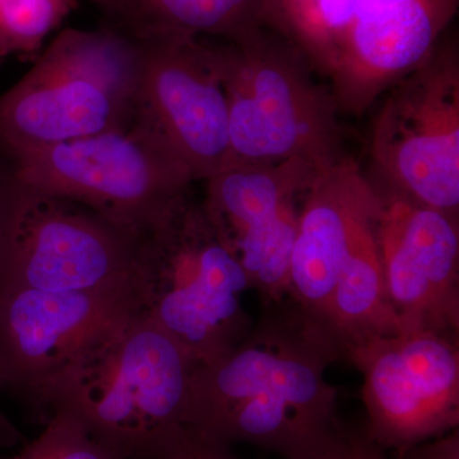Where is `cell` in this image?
<instances>
[{
    "instance_id": "cell-12",
    "label": "cell",
    "mask_w": 459,
    "mask_h": 459,
    "mask_svg": "<svg viewBox=\"0 0 459 459\" xmlns=\"http://www.w3.org/2000/svg\"><path fill=\"white\" fill-rule=\"evenodd\" d=\"M137 49L134 120L204 181L229 162V113L213 45L172 36Z\"/></svg>"
},
{
    "instance_id": "cell-3",
    "label": "cell",
    "mask_w": 459,
    "mask_h": 459,
    "mask_svg": "<svg viewBox=\"0 0 459 459\" xmlns=\"http://www.w3.org/2000/svg\"><path fill=\"white\" fill-rule=\"evenodd\" d=\"M459 0H264L262 26L327 81L340 113L360 115L424 62Z\"/></svg>"
},
{
    "instance_id": "cell-18",
    "label": "cell",
    "mask_w": 459,
    "mask_h": 459,
    "mask_svg": "<svg viewBox=\"0 0 459 459\" xmlns=\"http://www.w3.org/2000/svg\"><path fill=\"white\" fill-rule=\"evenodd\" d=\"M77 5L78 0H0V65L11 57L35 62Z\"/></svg>"
},
{
    "instance_id": "cell-13",
    "label": "cell",
    "mask_w": 459,
    "mask_h": 459,
    "mask_svg": "<svg viewBox=\"0 0 459 459\" xmlns=\"http://www.w3.org/2000/svg\"><path fill=\"white\" fill-rule=\"evenodd\" d=\"M319 172L304 160H290L231 166L204 181V212L264 307L283 300L289 291L298 204Z\"/></svg>"
},
{
    "instance_id": "cell-9",
    "label": "cell",
    "mask_w": 459,
    "mask_h": 459,
    "mask_svg": "<svg viewBox=\"0 0 459 459\" xmlns=\"http://www.w3.org/2000/svg\"><path fill=\"white\" fill-rule=\"evenodd\" d=\"M370 156L382 195L459 219V56L455 42L388 91L374 119Z\"/></svg>"
},
{
    "instance_id": "cell-17",
    "label": "cell",
    "mask_w": 459,
    "mask_h": 459,
    "mask_svg": "<svg viewBox=\"0 0 459 459\" xmlns=\"http://www.w3.org/2000/svg\"><path fill=\"white\" fill-rule=\"evenodd\" d=\"M377 220L359 231L329 301L325 332L341 359L359 341L403 331L386 294Z\"/></svg>"
},
{
    "instance_id": "cell-6",
    "label": "cell",
    "mask_w": 459,
    "mask_h": 459,
    "mask_svg": "<svg viewBox=\"0 0 459 459\" xmlns=\"http://www.w3.org/2000/svg\"><path fill=\"white\" fill-rule=\"evenodd\" d=\"M135 86L132 42L101 27L63 30L0 96V157L128 126Z\"/></svg>"
},
{
    "instance_id": "cell-23",
    "label": "cell",
    "mask_w": 459,
    "mask_h": 459,
    "mask_svg": "<svg viewBox=\"0 0 459 459\" xmlns=\"http://www.w3.org/2000/svg\"><path fill=\"white\" fill-rule=\"evenodd\" d=\"M0 392H3L2 382H0ZM20 437V433L12 427L11 422L0 412V444L2 446H12V444H16Z\"/></svg>"
},
{
    "instance_id": "cell-24",
    "label": "cell",
    "mask_w": 459,
    "mask_h": 459,
    "mask_svg": "<svg viewBox=\"0 0 459 459\" xmlns=\"http://www.w3.org/2000/svg\"><path fill=\"white\" fill-rule=\"evenodd\" d=\"M2 168H3V162H2V160H0V171H2Z\"/></svg>"
},
{
    "instance_id": "cell-10",
    "label": "cell",
    "mask_w": 459,
    "mask_h": 459,
    "mask_svg": "<svg viewBox=\"0 0 459 459\" xmlns=\"http://www.w3.org/2000/svg\"><path fill=\"white\" fill-rule=\"evenodd\" d=\"M364 377L371 439L400 453L458 429L459 336L430 329L365 338L344 358Z\"/></svg>"
},
{
    "instance_id": "cell-4",
    "label": "cell",
    "mask_w": 459,
    "mask_h": 459,
    "mask_svg": "<svg viewBox=\"0 0 459 459\" xmlns=\"http://www.w3.org/2000/svg\"><path fill=\"white\" fill-rule=\"evenodd\" d=\"M213 47L228 101L226 168L304 160L323 171L346 156L336 99L300 51L265 27Z\"/></svg>"
},
{
    "instance_id": "cell-19",
    "label": "cell",
    "mask_w": 459,
    "mask_h": 459,
    "mask_svg": "<svg viewBox=\"0 0 459 459\" xmlns=\"http://www.w3.org/2000/svg\"><path fill=\"white\" fill-rule=\"evenodd\" d=\"M44 431L9 459H120L98 442L74 413L56 410Z\"/></svg>"
},
{
    "instance_id": "cell-5",
    "label": "cell",
    "mask_w": 459,
    "mask_h": 459,
    "mask_svg": "<svg viewBox=\"0 0 459 459\" xmlns=\"http://www.w3.org/2000/svg\"><path fill=\"white\" fill-rule=\"evenodd\" d=\"M142 310L201 362L228 352L253 327L246 272L192 189L142 232L135 261Z\"/></svg>"
},
{
    "instance_id": "cell-7",
    "label": "cell",
    "mask_w": 459,
    "mask_h": 459,
    "mask_svg": "<svg viewBox=\"0 0 459 459\" xmlns=\"http://www.w3.org/2000/svg\"><path fill=\"white\" fill-rule=\"evenodd\" d=\"M141 235L87 205L0 172V291H99L134 285Z\"/></svg>"
},
{
    "instance_id": "cell-2",
    "label": "cell",
    "mask_w": 459,
    "mask_h": 459,
    "mask_svg": "<svg viewBox=\"0 0 459 459\" xmlns=\"http://www.w3.org/2000/svg\"><path fill=\"white\" fill-rule=\"evenodd\" d=\"M198 362L140 312L83 350L41 389L33 415L74 413L120 459H169Z\"/></svg>"
},
{
    "instance_id": "cell-20",
    "label": "cell",
    "mask_w": 459,
    "mask_h": 459,
    "mask_svg": "<svg viewBox=\"0 0 459 459\" xmlns=\"http://www.w3.org/2000/svg\"><path fill=\"white\" fill-rule=\"evenodd\" d=\"M319 459H391L368 433L367 425L343 424L336 440Z\"/></svg>"
},
{
    "instance_id": "cell-22",
    "label": "cell",
    "mask_w": 459,
    "mask_h": 459,
    "mask_svg": "<svg viewBox=\"0 0 459 459\" xmlns=\"http://www.w3.org/2000/svg\"><path fill=\"white\" fill-rule=\"evenodd\" d=\"M394 459H459L458 429L397 453Z\"/></svg>"
},
{
    "instance_id": "cell-16",
    "label": "cell",
    "mask_w": 459,
    "mask_h": 459,
    "mask_svg": "<svg viewBox=\"0 0 459 459\" xmlns=\"http://www.w3.org/2000/svg\"><path fill=\"white\" fill-rule=\"evenodd\" d=\"M100 27L132 44L186 36L235 41L262 26L264 0H92Z\"/></svg>"
},
{
    "instance_id": "cell-8",
    "label": "cell",
    "mask_w": 459,
    "mask_h": 459,
    "mask_svg": "<svg viewBox=\"0 0 459 459\" xmlns=\"http://www.w3.org/2000/svg\"><path fill=\"white\" fill-rule=\"evenodd\" d=\"M0 159L21 180L138 235L197 183L188 166L137 120Z\"/></svg>"
},
{
    "instance_id": "cell-15",
    "label": "cell",
    "mask_w": 459,
    "mask_h": 459,
    "mask_svg": "<svg viewBox=\"0 0 459 459\" xmlns=\"http://www.w3.org/2000/svg\"><path fill=\"white\" fill-rule=\"evenodd\" d=\"M380 205L373 181L350 156L320 171L305 195L290 258L287 295L323 332L343 263L362 226L377 219Z\"/></svg>"
},
{
    "instance_id": "cell-1",
    "label": "cell",
    "mask_w": 459,
    "mask_h": 459,
    "mask_svg": "<svg viewBox=\"0 0 459 459\" xmlns=\"http://www.w3.org/2000/svg\"><path fill=\"white\" fill-rule=\"evenodd\" d=\"M340 359L291 300L268 305L237 346L195 368L184 427L221 446L247 443L283 459H319L343 425L325 377Z\"/></svg>"
},
{
    "instance_id": "cell-14",
    "label": "cell",
    "mask_w": 459,
    "mask_h": 459,
    "mask_svg": "<svg viewBox=\"0 0 459 459\" xmlns=\"http://www.w3.org/2000/svg\"><path fill=\"white\" fill-rule=\"evenodd\" d=\"M377 240L386 294L403 331L459 336V219L382 195Z\"/></svg>"
},
{
    "instance_id": "cell-11",
    "label": "cell",
    "mask_w": 459,
    "mask_h": 459,
    "mask_svg": "<svg viewBox=\"0 0 459 459\" xmlns=\"http://www.w3.org/2000/svg\"><path fill=\"white\" fill-rule=\"evenodd\" d=\"M142 310L140 285L99 291H0V382L33 410L83 350Z\"/></svg>"
},
{
    "instance_id": "cell-21",
    "label": "cell",
    "mask_w": 459,
    "mask_h": 459,
    "mask_svg": "<svg viewBox=\"0 0 459 459\" xmlns=\"http://www.w3.org/2000/svg\"><path fill=\"white\" fill-rule=\"evenodd\" d=\"M230 448L231 446L210 442L181 427L172 437L169 459H238Z\"/></svg>"
}]
</instances>
